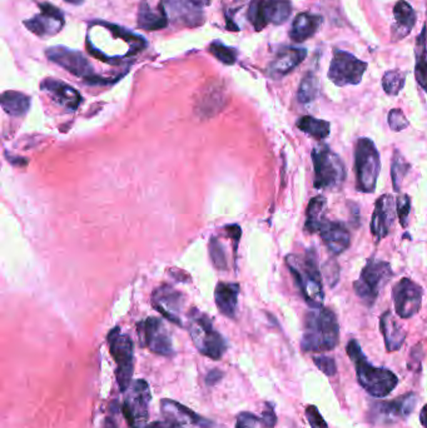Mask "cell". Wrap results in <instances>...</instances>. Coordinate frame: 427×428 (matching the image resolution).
<instances>
[{
  "label": "cell",
  "mask_w": 427,
  "mask_h": 428,
  "mask_svg": "<svg viewBox=\"0 0 427 428\" xmlns=\"http://www.w3.org/2000/svg\"><path fill=\"white\" fill-rule=\"evenodd\" d=\"M286 263L307 304L311 308L323 307L325 292L315 248H308L302 256L290 254Z\"/></svg>",
  "instance_id": "1"
},
{
  "label": "cell",
  "mask_w": 427,
  "mask_h": 428,
  "mask_svg": "<svg viewBox=\"0 0 427 428\" xmlns=\"http://www.w3.org/2000/svg\"><path fill=\"white\" fill-rule=\"evenodd\" d=\"M340 342V326L335 312L327 307L307 313L301 347L306 352L332 351Z\"/></svg>",
  "instance_id": "2"
},
{
  "label": "cell",
  "mask_w": 427,
  "mask_h": 428,
  "mask_svg": "<svg viewBox=\"0 0 427 428\" xmlns=\"http://www.w3.org/2000/svg\"><path fill=\"white\" fill-rule=\"evenodd\" d=\"M346 351L356 368L358 383L372 397H386L396 387L398 383L396 374L387 368L372 366L367 361V357L362 352L361 346L356 339H351L348 342Z\"/></svg>",
  "instance_id": "3"
},
{
  "label": "cell",
  "mask_w": 427,
  "mask_h": 428,
  "mask_svg": "<svg viewBox=\"0 0 427 428\" xmlns=\"http://www.w3.org/2000/svg\"><path fill=\"white\" fill-rule=\"evenodd\" d=\"M313 186L316 189H335L346 179V168L340 156L327 144L321 143L312 149Z\"/></svg>",
  "instance_id": "4"
},
{
  "label": "cell",
  "mask_w": 427,
  "mask_h": 428,
  "mask_svg": "<svg viewBox=\"0 0 427 428\" xmlns=\"http://www.w3.org/2000/svg\"><path fill=\"white\" fill-rule=\"evenodd\" d=\"M381 171V159L372 139L362 136L355 146V173L357 191L371 194L376 191L377 181Z\"/></svg>",
  "instance_id": "5"
},
{
  "label": "cell",
  "mask_w": 427,
  "mask_h": 428,
  "mask_svg": "<svg viewBox=\"0 0 427 428\" xmlns=\"http://www.w3.org/2000/svg\"><path fill=\"white\" fill-rule=\"evenodd\" d=\"M393 277L390 263L378 259H371L362 268L360 277L353 283V289L357 297L368 307L376 302L378 294L386 283Z\"/></svg>",
  "instance_id": "6"
},
{
  "label": "cell",
  "mask_w": 427,
  "mask_h": 428,
  "mask_svg": "<svg viewBox=\"0 0 427 428\" xmlns=\"http://www.w3.org/2000/svg\"><path fill=\"white\" fill-rule=\"evenodd\" d=\"M189 333L194 346L204 356L216 361L222 358L227 349V343L221 333L214 329V324L207 316L199 312L191 314Z\"/></svg>",
  "instance_id": "7"
},
{
  "label": "cell",
  "mask_w": 427,
  "mask_h": 428,
  "mask_svg": "<svg viewBox=\"0 0 427 428\" xmlns=\"http://www.w3.org/2000/svg\"><path fill=\"white\" fill-rule=\"evenodd\" d=\"M109 351L117 363V381L119 389L127 392L132 382L133 367H134V346L128 334L121 332L116 327L108 334Z\"/></svg>",
  "instance_id": "8"
},
{
  "label": "cell",
  "mask_w": 427,
  "mask_h": 428,
  "mask_svg": "<svg viewBox=\"0 0 427 428\" xmlns=\"http://www.w3.org/2000/svg\"><path fill=\"white\" fill-rule=\"evenodd\" d=\"M366 69V61L348 51L333 49L327 76L337 86H357L361 83Z\"/></svg>",
  "instance_id": "9"
},
{
  "label": "cell",
  "mask_w": 427,
  "mask_h": 428,
  "mask_svg": "<svg viewBox=\"0 0 427 428\" xmlns=\"http://www.w3.org/2000/svg\"><path fill=\"white\" fill-rule=\"evenodd\" d=\"M123 401L122 413L131 428H146L148 408L151 403V389L144 379H137L128 388Z\"/></svg>",
  "instance_id": "10"
},
{
  "label": "cell",
  "mask_w": 427,
  "mask_h": 428,
  "mask_svg": "<svg viewBox=\"0 0 427 428\" xmlns=\"http://www.w3.org/2000/svg\"><path fill=\"white\" fill-rule=\"evenodd\" d=\"M46 56L49 61L56 63V66H61L63 69L71 73L73 76L83 78L89 83H102V78L94 73L92 64L88 61L87 58L81 54V51L69 49L66 46H51L46 51Z\"/></svg>",
  "instance_id": "11"
},
{
  "label": "cell",
  "mask_w": 427,
  "mask_h": 428,
  "mask_svg": "<svg viewBox=\"0 0 427 428\" xmlns=\"http://www.w3.org/2000/svg\"><path fill=\"white\" fill-rule=\"evenodd\" d=\"M423 289L418 283L410 278L403 277L392 288V299L395 311L400 318L407 319L420 312L422 306Z\"/></svg>",
  "instance_id": "12"
},
{
  "label": "cell",
  "mask_w": 427,
  "mask_h": 428,
  "mask_svg": "<svg viewBox=\"0 0 427 428\" xmlns=\"http://www.w3.org/2000/svg\"><path fill=\"white\" fill-rule=\"evenodd\" d=\"M138 334L143 347H147L153 353L167 357L174 354L172 338L161 319L151 317L138 323Z\"/></svg>",
  "instance_id": "13"
},
{
  "label": "cell",
  "mask_w": 427,
  "mask_h": 428,
  "mask_svg": "<svg viewBox=\"0 0 427 428\" xmlns=\"http://www.w3.org/2000/svg\"><path fill=\"white\" fill-rule=\"evenodd\" d=\"M209 0H166L167 16L177 24L196 28L204 24V8Z\"/></svg>",
  "instance_id": "14"
},
{
  "label": "cell",
  "mask_w": 427,
  "mask_h": 428,
  "mask_svg": "<svg viewBox=\"0 0 427 428\" xmlns=\"http://www.w3.org/2000/svg\"><path fill=\"white\" fill-rule=\"evenodd\" d=\"M41 13L31 19L24 21V26L33 34L41 38H48L58 34L64 26V13L51 3L39 4Z\"/></svg>",
  "instance_id": "15"
},
{
  "label": "cell",
  "mask_w": 427,
  "mask_h": 428,
  "mask_svg": "<svg viewBox=\"0 0 427 428\" xmlns=\"http://www.w3.org/2000/svg\"><path fill=\"white\" fill-rule=\"evenodd\" d=\"M395 213L396 203L391 194H382L377 198L371 218V233L375 242H381L388 236L392 223L395 221Z\"/></svg>",
  "instance_id": "16"
},
{
  "label": "cell",
  "mask_w": 427,
  "mask_h": 428,
  "mask_svg": "<svg viewBox=\"0 0 427 428\" xmlns=\"http://www.w3.org/2000/svg\"><path fill=\"white\" fill-rule=\"evenodd\" d=\"M162 412L167 418L168 422L174 423L181 428L214 427V422H211L207 418L199 416L184 404L174 402L172 399H163Z\"/></svg>",
  "instance_id": "17"
},
{
  "label": "cell",
  "mask_w": 427,
  "mask_h": 428,
  "mask_svg": "<svg viewBox=\"0 0 427 428\" xmlns=\"http://www.w3.org/2000/svg\"><path fill=\"white\" fill-rule=\"evenodd\" d=\"M184 298L182 293L171 286L164 284L153 293V304L158 312L162 313L169 321L182 326L181 312L184 309Z\"/></svg>",
  "instance_id": "18"
},
{
  "label": "cell",
  "mask_w": 427,
  "mask_h": 428,
  "mask_svg": "<svg viewBox=\"0 0 427 428\" xmlns=\"http://www.w3.org/2000/svg\"><path fill=\"white\" fill-rule=\"evenodd\" d=\"M318 233L321 239L332 254L338 256L350 247L351 236L346 226L342 222H332L326 219L325 222L322 223Z\"/></svg>",
  "instance_id": "19"
},
{
  "label": "cell",
  "mask_w": 427,
  "mask_h": 428,
  "mask_svg": "<svg viewBox=\"0 0 427 428\" xmlns=\"http://www.w3.org/2000/svg\"><path fill=\"white\" fill-rule=\"evenodd\" d=\"M307 51L305 48L288 46L282 49L276 56L275 61L268 66L267 74L272 79H281L300 66L301 63L305 61Z\"/></svg>",
  "instance_id": "20"
},
{
  "label": "cell",
  "mask_w": 427,
  "mask_h": 428,
  "mask_svg": "<svg viewBox=\"0 0 427 428\" xmlns=\"http://www.w3.org/2000/svg\"><path fill=\"white\" fill-rule=\"evenodd\" d=\"M41 91L49 94L53 101L69 111H76L83 101L79 91H76L73 86L53 78H46L41 81Z\"/></svg>",
  "instance_id": "21"
},
{
  "label": "cell",
  "mask_w": 427,
  "mask_h": 428,
  "mask_svg": "<svg viewBox=\"0 0 427 428\" xmlns=\"http://www.w3.org/2000/svg\"><path fill=\"white\" fill-rule=\"evenodd\" d=\"M380 331L388 352L398 351L406 339V333L390 311L382 313L380 317Z\"/></svg>",
  "instance_id": "22"
},
{
  "label": "cell",
  "mask_w": 427,
  "mask_h": 428,
  "mask_svg": "<svg viewBox=\"0 0 427 428\" xmlns=\"http://www.w3.org/2000/svg\"><path fill=\"white\" fill-rule=\"evenodd\" d=\"M322 21H323V18L318 14H312L307 11L300 13L292 23V28L290 31L291 39L295 43H302V41L310 39L317 33Z\"/></svg>",
  "instance_id": "23"
},
{
  "label": "cell",
  "mask_w": 427,
  "mask_h": 428,
  "mask_svg": "<svg viewBox=\"0 0 427 428\" xmlns=\"http://www.w3.org/2000/svg\"><path fill=\"white\" fill-rule=\"evenodd\" d=\"M168 26V16L164 3L157 9H153L146 0H143L138 11V26L144 31H159Z\"/></svg>",
  "instance_id": "24"
},
{
  "label": "cell",
  "mask_w": 427,
  "mask_h": 428,
  "mask_svg": "<svg viewBox=\"0 0 427 428\" xmlns=\"http://www.w3.org/2000/svg\"><path fill=\"white\" fill-rule=\"evenodd\" d=\"M238 284L236 283L219 282L216 287L214 299L219 312L226 317H236L237 303H238Z\"/></svg>",
  "instance_id": "25"
},
{
  "label": "cell",
  "mask_w": 427,
  "mask_h": 428,
  "mask_svg": "<svg viewBox=\"0 0 427 428\" xmlns=\"http://www.w3.org/2000/svg\"><path fill=\"white\" fill-rule=\"evenodd\" d=\"M393 16H395V26L392 29V34L393 38H396V41H398L411 33L413 26L416 24V14L413 8L407 1L398 0L393 8Z\"/></svg>",
  "instance_id": "26"
},
{
  "label": "cell",
  "mask_w": 427,
  "mask_h": 428,
  "mask_svg": "<svg viewBox=\"0 0 427 428\" xmlns=\"http://www.w3.org/2000/svg\"><path fill=\"white\" fill-rule=\"evenodd\" d=\"M416 398L413 394H406L397 398L392 402L377 403V413H380L385 419H395V418H406L415 407Z\"/></svg>",
  "instance_id": "27"
},
{
  "label": "cell",
  "mask_w": 427,
  "mask_h": 428,
  "mask_svg": "<svg viewBox=\"0 0 427 428\" xmlns=\"http://www.w3.org/2000/svg\"><path fill=\"white\" fill-rule=\"evenodd\" d=\"M415 78L417 84L421 86L427 93V26L422 28L420 36H417L416 46H415Z\"/></svg>",
  "instance_id": "28"
},
{
  "label": "cell",
  "mask_w": 427,
  "mask_h": 428,
  "mask_svg": "<svg viewBox=\"0 0 427 428\" xmlns=\"http://www.w3.org/2000/svg\"><path fill=\"white\" fill-rule=\"evenodd\" d=\"M327 199L323 196H316L311 199L306 209V232L318 233L322 223L325 222V211Z\"/></svg>",
  "instance_id": "29"
},
{
  "label": "cell",
  "mask_w": 427,
  "mask_h": 428,
  "mask_svg": "<svg viewBox=\"0 0 427 428\" xmlns=\"http://www.w3.org/2000/svg\"><path fill=\"white\" fill-rule=\"evenodd\" d=\"M1 106L9 116H24L31 108V98L21 91H4L1 96Z\"/></svg>",
  "instance_id": "30"
},
{
  "label": "cell",
  "mask_w": 427,
  "mask_h": 428,
  "mask_svg": "<svg viewBox=\"0 0 427 428\" xmlns=\"http://www.w3.org/2000/svg\"><path fill=\"white\" fill-rule=\"evenodd\" d=\"M296 126L301 131H303L307 136H312L318 141H325L331 133L330 121L318 119L312 116H301Z\"/></svg>",
  "instance_id": "31"
},
{
  "label": "cell",
  "mask_w": 427,
  "mask_h": 428,
  "mask_svg": "<svg viewBox=\"0 0 427 428\" xmlns=\"http://www.w3.org/2000/svg\"><path fill=\"white\" fill-rule=\"evenodd\" d=\"M263 8L268 24L272 23L275 26L286 23L292 13L290 0H263Z\"/></svg>",
  "instance_id": "32"
},
{
  "label": "cell",
  "mask_w": 427,
  "mask_h": 428,
  "mask_svg": "<svg viewBox=\"0 0 427 428\" xmlns=\"http://www.w3.org/2000/svg\"><path fill=\"white\" fill-rule=\"evenodd\" d=\"M320 93V81L316 76L315 73L308 71L303 79L301 81L298 91H297V99L301 104H308L311 101H315Z\"/></svg>",
  "instance_id": "33"
},
{
  "label": "cell",
  "mask_w": 427,
  "mask_h": 428,
  "mask_svg": "<svg viewBox=\"0 0 427 428\" xmlns=\"http://www.w3.org/2000/svg\"><path fill=\"white\" fill-rule=\"evenodd\" d=\"M411 169L410 163L405 159V156H402L398 151H395L392 156L391 161V179L393 191H401L402 181L407 176V173Z\"/></svg>",
  "instance_id": "34"
},
{
  "label": "cell",
  "mask_w": 427,
  "mask_h": 428,
  "mask_svg": "<svg viewBox=\"0 0 427 428\" xmlns=\"http://www.w3.org/2000/svg\"><path fill=\"white\" fill-rule=\"evenodd\" d=\"M406 83L405 73L398 69L388 71L382 76V88L388 96H398Z\"/></svg>",
  "instance_id": "35"
},
{
  "label": "cell",
  "mask_w": 427,
  "mask_h": 428,
  "mask_svg": "<svg viewBox=\"0 0 427 428\" xmlns=\"http://www.w3.org/2000/svg\"><path fill=\"white\" fill-rule=\"evenodd\" d=\"M247 18L256 31H262L268 26V21L266 18L265 8H263V0H251L248 11H247Z\"/></svg>",
  "instance_id": "36"
},
{
  "label": "cell",
  "mask_w": 427,
  "mask_h": 428,
  "mask_svg": "<svg viewBox=\"0 0 427 428\" xmlns=\"http://www.w3.org/2000/svg\"><path fill=\"white\" fill-rule=\"evenodd\" d=\"M209 51L212 53V56H216L219 61H222L226 66H232L236 63L237 59V53L233 48L224 46L221 41H214L209 46Z\"/></svg>",
  "instance_id": "37"
},
{
  "label": "cell",
  "mask_w": 427,
  "mask_h": 428,
  "mask_svg": "<svg viewBox=\"0 0 427 428\" xmlns=\"http://www.w3.org/2000/svg\"><path fill=\"white\" fill-rule=\"evenodd\" d=\"M209 256L214 262V267L218 269H226L227 268V258H226V252H224L222 244L216 237H212L209 239Z\"/></svg>",
  "instance_id": "38"
},
{
  "label": "cell",
  "mask_w": 427,
  "mask_h": 428,
  "mask_svg": "<svg viewBox=\"0 0 427 428\" xmlns=\"http://www.w3.org/2000/svg\"><path fill=\"white\" fill-rule=\"evenodd\" d=\"M410 211H411V198L407 194L398 196L396 201V213L401 227H407Z\"/></svg>",
  "instance_id": "39"
},
{
  "label": "cell",
  "mask_w": 427,
  "mask_h": 428,
  "mask_svg": "<svg viewBox=\"0 0 427 428\" xmlns=\"http://www.w3.org/2000/svg\"><path fill=\"white\" fill-rule=\"evenodd\" d=\"M387 121H388L390 129L393 131H402L410 126V121L407 119L406 116L403 114V111L401 109H397V108L390 111L388 116H387Z\"/></svg>",
  "instance_id": "40"
},
{
  "label": "cell",
  "mask_w": 427,
  "mask_h": 428,
  "mask_svg": "<svg viewBox=\"0 0 427 428\" xmlns=\"http://www.w3.org/2000/svg\"><path fill=\"white\" fill-rule=\"evenodd\" d=\"M313 362L316 366L320 368L321 372L325 373L326 376H333L336 374L337 367H336L335 359L327 356H316L313 357Z\"/></svg>",
  "instance_id": "41"
},
{
  "label": "cell",
  "mask_w": 427,
  "mask_h": 428,
  "mask_svg": "<svg viewBox=\"0 0 427 428\" xmlns=\"http://www.w3.org/2000/svg\"><path fill=\"white\" fill-rule=\"evenodd\" d=\"M323 272H325L326 281L330 284V287H335L338 282V278H340V268H338L337 262L330 259L328 262L325 263Z\"/></svg>",
  "instance_id": "42"
},
{
  "label": "cell",
  "mask_w": 427,
  "mask_h": 428,
  "mask_svg": "<svg viewBox=\"0 0 427 428\" xmlns=\"http://www.w3.org/2000/svg\"><path fill=\"white\" fill-rule=\"evenodd\" d=\"M306 417L308 418L311 428H328L325 419L322 417L318 408L308 406L306 409Z\"/></svg>",
  "instance_id": "43"
},
{
  "label": "cell",
  "mask_w": 427,
  "mask_h": 428,
  "mask_svg": "<svg viewBox=\"0 0 427 428\" xmlns=\"http://www.w3.org/2000/svg\"><path fill=\"white\" fill-rule=\"evenodd\" d=\"M262 422L261 418L254 416L252 413L243 412L237 417L236 428H257V426Z\"/></svg>",
  "instance_id": "44"
},
{
  "label": "cell",
  "mask_w": 427,
  "mask_h": 428,
  "mask_svg": "<svg viewBox=\"0 0 427 428\" xmlns=\"http://www.w3.org/2000/svg\"><path fill=\"white\" fill-rule=\"evenodd\" d=\"M262 423L265 424L267 428L275 427L276 422H277V417H276L275 411L273 407L271 406L270 403L266 404V409L262 413V418H261Z\"/></svg>",
  "instance_id": "45"
},
{
  "label": "cell",
  "mask_w": 427,
  "mask_h": 428,
  "mask_svg": "<svg viewBox=\"0 0 427 428\" xmlns=\"http://www.w3.org/2000/svg\"><path fill=\"white\" fill-rule=\"evenodd\" d=\"M222 372L218 371V369H214V371H211V372L207 374V378H206V382L207 384H211V386H214L216 383L218 382L219 379L222 378Z\"/></svg>",
  "instance_id": "46"
},
{
  "label": "cell",
  "mask_w": 427,
  "mask_h": 428,
  "mask_svg": "<svg viewBox=\"0 0 427 428\" xmlns=\"http://www.w3.org/2000/svg\"><path fill=\"white\" fill-rule=\"evenodd\" d=\"M146 428H181L179 426H176L174 423L171 422H153L151 424H148Z\"/></svg>",
  "instance_id": "47"
},
{
  "label": "cell",
  "mask_w": 427,
  "mask_h": 428,
  "mask_svg": "<svg viewBox=\"0 0 427 428\" xmlns=\"http://www.w3.org/2000/svg\"><path fill=\"white\" fill-rule=\"evenodd\" d=\"M420 421H421L422 426L427 428V404L423 406L420 413Z\"/></svg>",
  "instance_id": "48"
},
{
  "label": "cell",
  "mask_w": 427,
  "mask_h": 428,
  "mask_svg": "<svg viewBox=\"0 0 427 428\" xmlns=\"http://www.w3.org/2000/svg\"><path fill=\"white\" fill-rule=\"evenodd\" d=\"M66 3H69V4H73V6H79L84 0H66Z\"/></svg>",
  "instance_id": "49"
},
{
  "label": "cell",
  "mask_w": 427,
  "mask_h": 428,
  "mask_svg": "<svg viewBox=\"0 0 427 428\" xmlns=\"http://www.w3.org/2000/svg\"><path fill=\"white\" fill-rule=\"evenodd\" d=\"M106 428H118V427H117V424H116V423L113 422V421H109V419H108L107 426H106Z\"/></svg>",
  "instance_id": "50"
}]
</instances>
